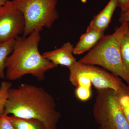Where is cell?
<instances>
[{"mask_svg":"<svg viewBox=\"0 0 129 129\" xmlns=\"http://www.w3.org/2000/svg\"><path fill=\"white\" fill-rule=\"evenodd\" d=\"M119 21L121 24L125 22L129 23V7L125 11L121 12Z\"/></svg>","mask_w":129,"mask_h":129,"instance_id":"18","label":"cell"},{"mask_svg":"<svg viewBox=\"0 0 129 129\" xmlns=\"http://www.w3.org/2000/svg\"><path fill=\"white\" fill-rule=\"evenodd\" d=\"M15 39L0 44V79H5V64L8 57L13 50Z\"/></svg>","mask_w":129,"mask_h":129,"instance_id":"12","label":"cell"},{"mask_svg":"<svg viewBox=\"0 0 129 129\" xmlns=\"http://www.w3.org/2000/svg\"><path fill=\"white\" fill-rule=\"evenodd\" d=\"M41 31L35 30L26 37L19 36L15 39L13 50L6 62V78L14 81L30 74L42 81L46 73L56 67L39 51Z\"/></svg>","mask_w":129,"mask_h":129,"instance_id":"2","label":"cell"},{"mask_svg":"<svg viewBox=\"0 0 129 129\" xmlns=\"http://www.w3.org/2000/svg\"><path fill=\"white\" fill-rule=\"evenodd\" d=\"M117 7V0H110L104 9L94 17L89 27L104 32L108 28L114 11Z\"/></svg>","mask_w":129,"mask_h":129,"instance_id":"10","label":"cell"},{"mask_svg":"<svg viewBox=\"0 0 129 129\" xmlns=\"http://www.w3.org/2000/svg\"><path fill=\"white\" fill-rule=\"evenodd\" d=\"M21 12L25 21L23 36L43 27L50 29L58 18L57 0H12Z\"/></svg>","mask_w":129,"mask_h":129,"instance_id":"5","label":"cell"},{"mask_svg":"<svg viewBox=\"0 0 129 129\" xmlns=\"http://www.w3.org/2000/svg\"><path fill=\"white\" fill-rule=\"evenodd\" d=\"M96 90L92 113L98 129H129L117 91L111 89Z\"/></svg>","mask_w":129,"mask_h":129,"instance_id":"4","label":"cell"},{"mask_svg":"<svg viewBox=\"0 0 129 129\" xmlns=\"http://www.w3.org/2000/svg\"><path fill=\"white\" fill-rule=\"evenodd\" d=\"M7 1V0H0V7L4 5Z\"/></svg>","mask_w":129,"mask_h":129,"instance_id":"19","label":"cell"},{"mask_svg":"<svg viewBox=\"0 0 129 129\" xmlns=\"http://www.w3.org/2000/svg\"><path fill=\"white\" fill-rule=\"evenodd\" d=\"M120 46L123 63L129 75V28L122 36Z\"/></svg>","mask_w":129,"mask_h":129,"instance_id":"14","label":"cell"},{"mask_svg":"<svg viewBox=\"0 0 129 129\" xmlns=\"http://www.w3.org/2000/svg\"><path fill=\"white\" fill-rule=\"evenodd\" d=\"M117 95L119 103L129 123V86L123 81Z\"/></svg>","mask_w":129,"mask_h":129,"instance_id":"13","label":"cell"},{"mask_svg":"<svg viewBox=\"0 0 129 129\" xmlns=\"http://www.w3.org/2000/svg\"><path fill=\"white\" fill-rule=\"evenodd\" d=\"M73 45L69 42L64 43L60 48L45 52L42 55L56 67L61 65L70 67L77 61L73 55Z\"/></svg>","mask_w":129,"mask_h":129,"instance_id":"8","label":"cell"},{"mask_svg":"<svg viewBox=\"0 0 129 129\" xmlns=\"http://www.w3.org/2000/svg\"><path fill=\"white\" fill-rule=\"evenodd\" d=\"M9 120L16 129H48L43 122L35 119H24L8 116Z\"/></svg>","mask_w":129,"mask_h":129,"instance_id":"11","label":"cell"},{"mask_svg":"<svg viewBox=\"0 0 129 129\" xmlns=\"http://www.w3.org/2000/svg\"></svg>","mask_w":129,"mask_h":129,"instance_id":"20","label":"cell"},{"mask_svg":"<svg viewBox=\"0 0 129 129\" xmlns=\"http://www.w3.org/2000/svg\"><path fill=\"white\" fill-rule=\"evenodd\" d=\"M5 114L37 119L48 129H56L61 117L53 97L43 88L27 83L9 89Z\"/></svg>","mask_w":129,"mask_h":129,"instance_id":"1","label":"cell"},{"mask_svg":"<svg viewBox=\"0 0 129 129\" xmlns=\"http://www.w3.org/2000/svg\"><path fill=\"white\" fill-rule=\"evenodd\" d=\"M12 83L3 81L0 86V115L5 114V105L7 101L8 91L11 88Z\"/></svg>","mask_w":129,"mask_h":129,"instance_id":"15","label":"cell"},{"mask_svg":"<svg viewBox=\"0 0 129 129\" xmlns=\"http://www.w3.org/2000/svg\"><path fill=\"white\" fill-rule=\"evenodd\" d=\"M69 80L80 76L87 77L96 89H111L118 92L122 81L118 76L95 65L83 64L77 61L69 67Z\"/></svg>","mask_w":129,"mask_h":129,"instance_id":"6","label":"cell"},{"mask_svg":"<svg viewBox=\"0 0 129 129\" xmlns=\"http://www.w3.org/2000/svg\"><path fill=\"white\" fill-rule=\"evenodd\" d=\"M0 129H16L8 118V115H0Z\"/></svg>","mask_w":129,"mask_h":129,"instance_id":"16","label":"cell"},{"mask_svg":"<svg viewBox=\"0 0 129 129\" xmlns=\"http://www.w3.org/2000/svg\"><path fill=\"white\" fill-rule=\"evenodd\" d=\"M104 35V32L88 26L86 32L81 36L76 45L74 47V54L80 55L90 50Z\"/></svg>","mask_w":129,"mask_h":129,"instance_id":"9","label":"cell"},{"mask_svg":"<svg viewBox=\"0 0 129 129\" xmlns=\"http://www.w3.org/2000/svg\"><path fill=\"white\" fill-rule=\"evenodd\" d=\"M118 7L121 10V12H124L129 7V0H117Z\"/></svg>","mask_w":129,"mask_h":129,"instance_id":"17","label":"cell"},{"mask_svg":"<svg viewBox=\"0 0 129 129\" xmlns=\"http://www.w3.org/2000/svg\"><path fill=\"white\" fill-rule=\"evenodd\" d=\"M25 27L22 13L12 1L7 0L0 7V44L23 35Z\"/></svg>","mask_w":129,"mask_h":129,"instance_id":"7","label":"cell"},{"mask_svg":"<svg viewBox=\"0 0 129 129\" xmlns=\"http://www.w3.org/2000/svg\"><path fill=\"white\" fill-rule=\"evenodd\" d=\"M129 28V23L121 24L111 35H104L86 55L78 61L83 64L98 65L123 80L129 86V75L124 66L120 43Z\"/></svg>","mask_w":129,"mask_h":129,"instance_id":"3","label":"cell"}]
</instances>
